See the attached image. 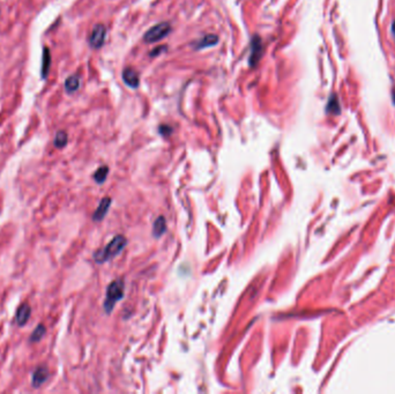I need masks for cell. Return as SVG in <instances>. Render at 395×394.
I'll return each instance as SVG.
<instances>
[{
    "label": "cell",
    "instance_id": "obj_17",
    "mask_svg": "<svg viewBox=\"0 0 395 394\" xmlns=\"http://www.w3.org/2000/svg\"><path fill=\"white\" fill-rule=\"evenodd\" d=\"M327 111L332 112V114H339L340 112V105L338 102V98L334 95H332L331 98H329L328 104H327Z\"/></svg>",
    "mask_w": 395,
    "mask_h": 394
},
{
    "label": "cell",
    "instance_id": "obj_15",
    "mask_svg": "<svg viewBox=\"0 0 395 394\" xmlns=\"http://www.w3.org/2000/svg\"><path fill=\"white\" fill-rule=\"evenodd\" d=\"M45 333H46L45 326H44L43 324L37 325L36 328L33 331L32 335H30L29 341L32 342V344H35V342H40L43 339V336L45 335Z\"/></svg>",
    "mask_w": 395,
    "mask_h": 394
},
{
    "label": "cell",
    "instance_id": "obj_19",
    "mask_svg": "<svg viewBox=\"0 0 395 394\" xmlns=\"http://www.w3.org/2000/svg\"><path fill=\"white\" fill-rule=\"evenodd\" d=\"M0 13H1V11H0Z\"/></svg>",
    "mask_w": 395,
    "mask_h": 394
},
{
    "label": "cell",
    "instance_id": "obj_5",
    "mask_svg": "<svg viewBox=\"0 0 395 394\" xmlns=\"http://www.w3.org/2000/svg\"><path fill=\"white\" fill-rule=\"evenodd\" d=\"M262 54V43L259 36H254V39L251 40V53L250 58H248V64L250 66L255 67V65L260 60V57Z\"/></svg>",
    "mask_w": 395,
    "mask_h": 394
},
{
    "label": "cell",
    "instance_id": "obj_3",
    "mask_svg": "<svg viewBox=\"0 0 395 394\" xmlns=\"http://www.w3.org/2000/svg\"><path fill=\"white\" fill-rule=\"evenodd\" d=\"M171 32V26L168 22H161L158 25L152 27L147 33L145 34L144 40L146 43H155L158 42L169 35Z\"/></svg>",
    "mask_w": 395,
    "mask_h": 394
},
{
    "label": "cell",
    "instance_id": "obj_2",
    "mask_svg": "<svg viewBox=\"0 0 395 394\" xmlns=\"http://www.w3.org/2000/svg\"><path fill=\"white\" fill-rule=\"evenodd\" d=\"M124 289H125V283L124 281L118 278V280L112 281V282L109 284L107 288V296H105L104 301V310L110 314L112 311V309L115 308L116 303L118 301H120L122 296H124Z\"/></svg>",
    "mask_w": 395,
    "mask_h": 394
},
{
    "label": "cell",
    "instance_id": "obj_9",
    "mask_svg": "<svg viewBox=\"0 0 395 394\" xmlns=\"http://www.w3.org/2000/svg\"><path fill=\"white\" fill-rule=\"evenodd\" d=\"M111 205V199L110 198H103L101 200L100 205H98L97 209L95 210V213L93 214V220L94 221H102L104 219V216L107 215L109 208H110Z\"/></svg>",
    "mask_w": 395,
    "mask_h": 394
},
{
    "label": "cell",
    "instance_id": "obj_10",
    "mask_svg": "<svg viewBox=\"0 0 395 394\" xmlns=\"http://www.w3.org/2000/svg\"><path fill=\"white\" fill-rule=\"evenodd\" d=\"M217 42H219V37L214 35V34H208V35L203 36L201 39L198 40V42L194 44V49L196 50L206 49V47L215 45Z\"/></svg>",
    "mask_w": 395,
    "mask_h": 394
},
{
    "label": "cell",
    "instance_id": "obj_11",
    "mask_svg": "<svg viewBox=\"0 0 395 394\" xmlns=\"http://www.w3.org/2000/svg\"><path fill=\"white\" fill-rule=\"evenodd\" d=\"M51 66V53L49 47L44 46L43 47V53H42V70H40V76H42V79H46L47 74H49Z\"/></svg>",
    "mask_w": 395,
    "mask_h": 394
},
{
    "label": "cell",
    "instance_id": "obj_12",
    "mask_svg": "<svg viewBox=\"0 0 395 394\" xmlns=\"http://www.w3.org/2000/svg\"><path fill=\"white\" fill-rule=\"evenodd\" d=\"M81 86V79L79 76H71L65 80V91L69 94L76 93L77 90H79V88Z\"/></svg>",
    "mask_w": 395,
    "mask_h": 394
},
{
    "label": "cell",
    "instance_id": "obj_13",
    "mask_svg": "<svg viewBox=\"0 0 395 394\" xmlns=\"http://www.w3.org/2000/svg\"><path fill=\"white\" fill-rule=\"evenodd\" d=\"M165 232H166V221L163 216H159L154 222L153 234H154L156 238H158V237H161Z\"/></svg>",
    "mask_w": 395,
    "mask_h": 394
},
{
    "label": "cell",
    "instance_id": "obj_1",
    "mask_svg": "<svg viewBox=\"0 0 395 394\" xmlns=\"http://www.w3.org/2000/svg\"><path fill=\"white\" fill-rule=\"evenodd\" d=\"M126 244H127V239H126L124 236H121V235L116 236L107 246H104L103 249L98 250L94 253L95 261L98 264L109 261L110 259H112V258H115L116 256H117V254L120 253L121 251L124 250Z\"/></svg>",
    "mask_w": 395,
    "mask_h": 394
},
{
    "label": "cell",
    "instance_id": "obj_7",
    "mask_svg": "<svg viewBox=\"0 0 395 394\" xmlns=\"http://www.w3.org/2000/svg\"><path fill=\"white\" fill-rule=\"evenodd\" d=\"M30 315H32V307L28 303H23L16 310L15 322L20 327H22V326H25L28 322Z\"/></svg>",
    "mask_w": 395,
    "mask_h": 394
},
{
    "label": "cell",
    "instance_id": "obj_8",
    "mask_svg": "<svg viewBox=\"0 0 395 394\" xmlns=\"http://www.w3.org/2000/svg\"><path fill=\"white\" fill-rule=\"evenodd\" d=\"M122 80H124V82L131 88H138L139 83H140V79H139L138 73L135 72L133 69H131V67H126V69L122 71Z\"/></svg>",
    "mask_w": 395,
    "mask_h": 394
},
{
    "label": "cell",
    "instance_id": "obj_14",
    "mask_svg": "<svg viewBox=\"0 0 395 394\" xmlns=\"http://www.w3.org/2000/svg\"><path fill=\"white\" fill-rule=\"evenodd\" d=\"M67 142H69V135L65 131H58L53 139V146L58 149H61L66 147Z\"/></svg>",
    "mask_w": 395,
    "mask_h": 394
},
{
    "label": "cell",
    "instance_id": "obj_16",
    "mask_svg": "<svg viewBox=\"0 0 395 394\" xmlns=\"http://www.w3.org/2000/svg\"><path fill=\"white\" fill-rule=\"evenodd\" d=\"M108 174H109V168L107 165H102L100 168L97 169L96 171H95L94 174V179L95 182L97 183V184H103L105 182V179L108 177Z\"/></svg>",
    "mask_w": 395,
    "mask_h": 394
},
{
    "label": "cell",
    "instance_id": "obj_6",
    "mask_svg": "<svg viewBox=\"0 0 395 394\" xmlns=\"http://www.w3.org/2000/svg\"><path fill=\"white\" fill-rule=\"evenodd\" d=\"M49 370H47L46 366H43L40 365L39 368H36L34 370L33 375H32V385L33 387H36V389H39L43 385L44 383L46 382L47 379H49Z\"/></svg>",
    "mask_w": 395,
    "mask_h": 394
},
{
    "label": "cell",
    "instance_id": "obj_4",
    "mask_svg": "<svg viewBox=\"0 0 395 394\" xmlns=\"http://www.w3.org/2000/svg\"><path fill=\"white\" fill-rule=\"evenodd\" d=\"M105 37H107V28H105V26L101 25V23L94 26L89 36L90 46L93 49H101L105 42Z\"/></svg>",
    "mask_w": 395,
    "mask_h": 394
},
{
    "label": "cell",
    "instance_id": "obj_18",
    "mask_svg": "<svg viewBox=\"0 0 395 394\" xmlns=\"http://www.w3.org/2000/svg\"><path fill=\"white\" fill-rule=\"evenodd\" d=\"M392 33H393L394 39H395V21L393 22V25H392Z\"/></svg>",
    "mask_w": 395,
    "mask_h": 394
}]
</instances>
